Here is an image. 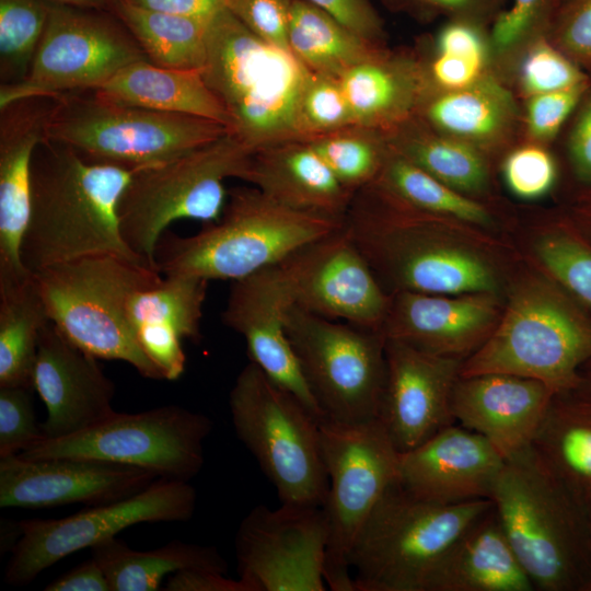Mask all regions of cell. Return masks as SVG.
<instances>
[{
	"label": "cell",
	"instance_id": "cell-47",
	"mask_svg": "<svg viewBox=\"0 0 591 591\" xmlns=\"http://www.w3.org/2000/svg\"><path fill=\"white\" fill-rule=\"evenodd\" d=\"M502 171L511 192L526 199L545 195L556 178L552 155L533 142L512 150L503 162Z\"/></svg>",
	"mask_w": 591,
	"mask_h": 591
},
{
	"label": "cell",
	"instance_id": "cell-34",
	"mask_svg": "<svg viewBox=\"0 0 591 591\" xmlns=\"http://www.w3.org/2000/svg\"><path fill=\"white\" fill-rule=\"evenodd\" d=\"M288 44L290 51L312 73L336 79L384 48L306 0L292 1Z\"/></svg>",
	"mask_w": 591,
	"mask_h": 591
},
{
	"label": "cell",
	"instance_id": "cell-5",
	"mask_svg": "<svg viewBox=\"0 0 591 591\" xmlns=\"http://www.w3.org/2000/svg\"><path fill=\"white\" fill-rule=\"evenodd\" d=\"M490 500L535 590L591 591V535L583 502L531 448L506 461Z\"/></svg>",
	"mask_w": 591,
	"mask_h": 591
},
{
	"label": "cell",
	"instance_id": "cell-16",
	"mask_svg": "<svg viewBox=\"0 0 591 591\" xmlns=\"http://www.w3.org/2000/svg\"><path fill=\"white\" fill-rule=\"evenodd\" d=\"M196 502V490L187 480L157 478L132 496L65 518L23 520L5 580L11 584L30 583L62 558L116 537L138 523L187 521Z\"/></svg>",
	"mask_w": 591,
	"mask_h": 591
},
{
	"label": "cell",
	"instance_id": "cell-17",
	"mask_svg": "<svg viewBox=\"0 0 591 591\" xmlns=\"http://www.w3.org/2000/svg\"><path fill=\"white\" fill-rule=\"evenodd\" d=\"M327 537L323 507L258 505L236 532L239 578L251 591H324Z\"/></svg>",
	"mask_w": 591,
	"mask_h": 591
},
{
	"label": "cell",
	"instance_id": "cell-27",
	"mask_svg": "<svg viewBox=\"0 0 591 591\" xmlns=\"http://www.w3.org/2000/svg\"><path fill=\"white\" fill-rule=\"evenodd\" d=\"M241 179L289 208L345 219L355 194L345 188L308 140L254 150Z\"/></svg>",
	"mask_w": 591,
	"mask_h": 591
},
{
	"label": "cell",
	"instance_id": "cell-32",
	"mask_svg": "<svg viewBox=\"0 0 591 591\" xmlns=\"http://www.w3.org/2000/svg\"><path fill=\"white\" fill-rule=\"evenodd\" d=\"M91 549L111 591H157L169 575L186 569L228 571L227 560L215 546L174 541L155 549L136 551L113 537Z\"/></svg>",
	"mask_w": 591,
	"mask_h": 591
},
{
	"label": "cell",
	"instance_id": "cell-13",
	"mask_svg": "<svg viewBox=\"0 0 591 591\" xmlns=\"http://www.w3.org/2000/svg\"><path fill=\"white\" fill-rule=\"evenodd\" d=\"M286 331L322 419L357 424L379 418L385 380V337L292 305Z\"/></svg>",
	"mask_w": 591,
	"mask_h": 591
},
{
	"label": "cell",
	"instance_id": "cell-57",
	"mask_svg": "<svg viewBox=\"0 0 591 591\" xmlns=\"http://www.w3.org/2000/svg\"><path fill=\"white\" fill-rule=\"evenodd\" d=\"M46 591H111L108 580L92 557L45 587Z\"/></svg>",
	"mask_w": 591,
	"mask_h": 591
},
{
	"label": "cell",
	"instance_id": "cell-14",
	"mask_svg": "<svg viewBox=\"0 0 591 591\" xmlns=\"http://www.w3.org/2000/svg\"><path fill=\"white\" fill-rule=\"evenodd\" d=\"M211 430L206 415L177 405L135 414L115 410L74 434L42 439L19 455L104 461L143 468L158 478L188 482L204 465V442Z\"/></svg>",
	"mask_w": 591,
	"mask_h": 591
},
{
	"label": "cell",
	"instance_id": "cell-56",
	"mask_svg": "<svg viewBox=\"0 0 591 591\" xmlns=\"http://www.w3.org/2000/svg\"><path fill=\"white\" fill-rule=\"evenodd\" d=\"M568 149L575 173L581 181L591 184V94L572 126Z\"/></svg>",
	"mask_w": 591,
	"mask_h": 591
},
{
	"label": "cell",
	"instance_id": "cell-45",
	"mask_svg": "<svg viewBox=\"0 0 591 591\" xmlns=\"http://www.w3.org/2000/svg\"><path fill=\"white\" fill-rule=\"evenodd\" d=\"M301 117L309 139L355 124L338 79L315 73L303 95Z\"/></svg>",
	"mask_w": 591,
	"mask_h": 591
},
{
	"label": "cell",
	"instance_id": "cell-50",
	"mask_svg": "<svg viewBox=\"0 0 591 591\" xmlns=\"http://www.w3.org/2000/svg\"><path fill=\"white\" fill-rule=\"evenodd\" d=\"M390 9L419 19L445 16L486 26L503 10L506 0H382Z\"/></svg>",
	"mask_w": 591,
	"mask_h": 591
},
{
	"label": "cell",
	"instance_id": "cell-21",
	"mask_svg": "<svg viewBox=\"0 0 591 591\" xmlns=\"http://www.w3.org/2000/svg\"><path fill=\"white\" fill-rule=\"evenodd\" d=\"M386 380L379 419L399 453L455 424L452 393L462 361L385 338Z\"/></svg>",
	"mask_w": 591,
	"mask_h": 591
},
{
	"label": "cell",
	"instance_id": "cell-29",
	"mask_svg": "<svg viewBox=\"0 0 591 591\" xmlns=\"http://www.w3.org/2000/svg\"><path fill=\"white\" fill-rule=\"evenodd\" d=\"M416 116L436 131L488 154L511 142L520 112L511 91L489 70L463 89H429Z\"/></svg>",
	"mask_w": 591,
	"mask_h": 591
},
{
	"label": "cell",
	"instance_id": "cell-38",
	"mask_svg": "<svg viewBox=\"0 0 591 591\" xmlns=\"http://www.w3.org/2000/svg\"><path fill=\"white\" fill-rule=\"evenodd\" d=\"M373 185L414 210L473 228H488L493 217L485 206L419 169L390 148Z\"/></svg>",
	"mask_w": 591,
	"mask_h": 591
},
{
	"label": "cell",
	"instance_id": "cell-18",
	"mask_svg": "<svg viewBox=\"0 0 591 591\" xmlns=\"http://www.w3.org/2000/svg\"><path fill=\"white\" fill-rule=\"evenodd\" d=\"M294 305L315 315L381 332L392 294L381 285L345 223L281 263Z\"/></svg>",
	"mask_w": 591,
	"mask_h": 591
},
{
	"label": "cell",
	"instance_id": "cell-35",
	"mask_svg": "<svg viewBox=\"0 0 591 591\" xmlns=\"http://www.w3.org/2000/svg\"><path fill=\"white\" fill-rule=\"evenodd\" d=\"M114 14L136 39L148 61L173 69H202L211 18L161 12L113 0Z\"/></svg>",
	"mask_w": 591,
	"mask_h": 591
},
{
	"label": "cell",
	"instance_id": "cell-26",
	"mask_svg": "<svg viewBox=\"0 0 591 591\" xmlns=\"http://www.w3.org/2000/svg\"><path fill=\"white\" fill-rule=\"evenodd\" d=\"M555 393L543 382L506 373L457 379L452 393L455 422L487 439L506 461L531 448Z\"/></svg>",
	"mask_w": 591,
	"mask_h": 591
},
{
	"label": "cell",
	"instance_id": "cell-15",
	"mask_svg": "<svg viewBox=\"0 0 591 591\" xmlns=\"http://www.w3.org/2000/svg\"><path fill=\"white\" fill-rule=\"evenodd\" d=\"M144 59L136 39L111 12L51 2L30 71L18 84L0 85V107L27 96L95 90Z\"/></svg>",
	"mask_w": 591,
	"mask_h": 591
},
{
	"label": "cell",
	"instance_id": "cell-22",
	"mask_svg": "<svg viewBox=\"0 0 591 591\" xmlns=\"http://www.w3.org/2000/svg\"><path fill=\"white\" fill-rule=\"evenodd\" d=\"M96 359L51 322L42 329L32 383L46 407L43 439L74 434L115 412V385Z\"/></svg>",
	"mask_w": 591,
	"mask_h": 591
},
{
	"label": "cell",
	"instance_id": "cell-12",
	"mask_svg": "<svg viewBox=\"0 0 591 591\" xmlns=\"http://www.w3.org/2000/svg\"><path fill=\"white\" fill-rule=\"evenodd\" d=\"M320 440L328 477L324 580L333 591H355L350 551L378 501L398 480L399 452L379 418L321 419Z\"/></svg>",
	"mask_w": 591,
	"mask_h": 591
},
{
	"label": "cell",
	"instance_id": "cell-39",
	"mask_svg": "<svg viewBox=\"0 0 591 591\" xmlns=\"http://www.w3.org/2000/svg\"><path fill=\"white\" fill-rule=\"evenodd\" d=\"M208 280L190 276H163L157 286L134 292L127 303L128 320L136 329L154 325L183 339H200V321Z\"/></svg>",
	"mask_w": 591,
	"mask_h": 591
},
{
	"label": "cell",
	"instance_id": "cell-54",
	"mask_svg": "<svg viewBox=\"0 0 591 591\" xmlns=\"http://www.w3.org/2000/svg\"><path fill=\"white\" fill-rule=\"evenodd\" d=\"M426 72L430 89L459 90L466 88L479 80L489 66L457 55L439 54L425 61Z\"/></svg>",
	"mask_w": 591,
	"mask_h": 591
},
{
	"label": "cell",
	"instance_id": "cell-25",
	"mask_svg": "<svg viewBox=\"0 0 591 591\" xmlns=\"http://www.w3.org/2000/svg\"><path fill=\"white\" fill-rule=\"evenodd\" d=\"M56 102L35 95L0 107V285L33 275L21 259L31 215L32 159L47 137Z\"/></svg>",
	"mask_w": 591,
	"mask_h": 591
},
{
	"label": "cell",
	"instance_id": "cell-58",
	"mask_svg": "<svg viewBox=\"0 0 591 591\" xmlns=\"http://www.w3.org/2000/svg\"><path fill=\"white\" fill-rule=\"evenodd\" d=\"M139 7L161 12L211 18L224 8L225 0H127Z\"/></svg>",
	"mask_w": 591,
	"mask_h": 591
},
{
	"label": "cell",
	"instance_id": "cell-48",
	"mask_svg": "<svg viewBox=\"0 0 591 591\" xmlns=\"http://www.w3.org/2000/svg\"><path fill=\"white\" fill-rule=\"evenodd\" d=\"M588 83L528 97L525 126L531 141L553 139L581 101Z\"/></svg>",
	"mask_w": 591,
	"mask_h": 591
},
{
	"label": "cell",
	"instance_id": "cell-11",
	"mask_svg": "<svg viewBox=\"0 0 591 591\" xmlns=\"http://www.w3.org/2000/svg\"><path fill=\"white\" fill-rule=\"evenodd\" d=\"M227 132L215 120L123 104L89 90L57 97L46 138L68 144L92 162L141 169Z\"/></svg>",
	"mask_w": 591,
	"mask_h": 591
},
{
	"label": "cell",
	"instance_id": "cell-42",
	"mask_svg": "<svg viewBox=\"0 0 591 591\" xmlns=\"http://www.w3.org/2000/svg\"><path fill=\"white\" fill-rule=\"evenodd\" d=\"M48 0H0V85L22 82L50 13Z\"/></svg>",
	"mask_w": 591,
	"mask_h": 591
},
{
	"label": "cell",
	"instance_id": "cell-7",
	"mask_svg": "<svg viewBox=\"0 0 591 591\" xmlns=\"http://www.w3.org/2000/svg\"><path fill=\"white\" fill-rule=\"evenodd\" d=\"M53 324L97 359L120 360L143 378L162 380L143 354L127 314L130 296L157 286L158 270L114 255H97L49 266L33 274Z\"/></svg>",
	"mask_w": 591,
	"mask_h": 591
},
{
	"label": "cell",
	"instance_id": "cell-2",
	"mask_svg": "<svg viewBox=\"0 0 591 591\" xmlns=\"http://www.w3.org/2000/svg\"><path fill=\"white\" fill-rule=\"evenodd\" d=\"M137 170L92 162L45 138L32 159L31 215L21 246L25 268L34 274L97 255L150 267L126 244L118 221L119 199Z\"/></svg>",
	"mask_w": 591,
	"mask_h": 591
},
{
	"label": "cell",
	"instance_id": "cell-28",
	"mask_svg": "<svg viewBox=\"0 0 591 591\" xmlns=\"http://www.w3.org/2000/svg\"><path fill=\"white\" fill-rule=\"evenodd\" d=\"M494 505L445 551L421 591H533Z\"/></svg>",
	"mask_w": 591,
	"mask_h": 591
},
{
	"label": "cell",
	"instance_id": "cell-19",
	"mask_svg": "<svg viewBox=\"0 0 591 591\" xmlns=\"http://www.w3.org/2000/svg\"><path fill=\"white\" fill-rule=\"evenodd\" d=\"M293 304L291 282L280 263L233 281L222 322L243 336L250 361L321 420L286 331Z\"/></svg>",
	"mask_w": 591,
	"mask_h": 591
},
{
	"label": "cell",
	"instance_id": "cell-20",
	"mask_svg": "<svg viewBox=\"0 0 591 591\" xmlns=\"http://www.w3.org/2000/svg\"><path fill=\"white\" fill-rule=\"evenodd\" d=\"M157 478L147 470L104 461L15 454L0 457V507L104 505L132 496Z\"/></svg>",
	"mask_w": 591,
	"mask_h": 591
},
{
	"label": "cell",
	"instance_id": "cell-53",
	"mask_svg": "<svg viewBox=\"0 0 591 591\" xmlns=\"http://www.w3.org/2000/svg\"><path fill=\"white\" fill-rule=\"evenodd\" d=\"M366 39L384 46L382 19L369 0H306Z\"/></svg>",
	"mask_w": 591,
	"mask_h": 591
},
{
	"label": "cell",
	"instance_id": "cell-40",
	"mask_svg": "<svg viewBox=\"0 0 591 591\" xmlns=\"http://www.w3.org/2000/svg\"><path fill=\"white\" fill-rule=\"evenodd\" d=\"M308 142L352 194L375 181L390 153L384 131L358 124L314 136Z\"/></svg>",
	"mask_w": 591,
	"mask_h": 591
},
{
	"label": "cell",
	"instance_id": "cell-63",
	"mask_svg": "<svg viewBox=\"0 0 591 591\" xmlns=\"http://www.w3.org/2000/svg\"><path fill=\"white\" fill-rule=\"evenodd\" d=\"M564 1L569 2L570 0H564Z\"/></svg>",
	"mask_w": 591,
	"mask_h": 591
},
{
	"label": "cell",
	"instance_id": "cell-4",
	"mask_svg": "<svg viewBox=\"0 0 591 591\" xmlns=\"http://www.w3.org/2000/svg\"><path fill=\"white\" fill-rule=\"evenodd\" d=\"M345 219L296 210L256 187H236L218 220L197 233H163L155 265L163 276L239 280L278 265L309 243L341 228Z\"/></svg>",
	"mask_w": 591,
	"mask_h": 591
},
{
	"label": "cell",
	"instance_id": "cell-41",
	"mask_svg": "<svg viewBox=\"0 0 591 591\" xmlns=\"http://www.w3.org/2000/svg\"><path fill=\"white\" fill-rule=\"evenodd\" d=\"M533 254L545 276L564 289L591 317V243L570 220L543 229ZM583 371H591V361Z\"/></svg>",
	"mask_w": 591,
	"mask_h": 591
},
{
	"label": "cell",
	"instance_id": "cell-44",
	"mask_svg": "<svg viewBox=\"0 0 591 591\" xmlns=\"http://www.w3.org/2000/svg\"><path fill=\"white\" fill-rule=\"evenodd\" d=\"M519 88L525 97L587 83L573 61L547 36L533 42L518 60Z\"/></svg>",
	"mask_w": 591,
	"mask_h": 591
},
{
	"label": "cell",
	"instance_id": "cell-37",
	"mask_svg": "<svg viewBox=\"0 0 591 591\" xmlns=\"http://www.w3.org/2000/svg\"><path fill=\"white\" fill-rule=\"evenodd\" d=\"M49 322L33 275L0 285V386L33 389L39 335Z\"/></svg>",
	"mask_w": 591,
	"mask_h": 591
},
{
	"label": "cell",
	"instance_id": "cell-61",
	"mask_svg": "<svg viewBox=\"0 0 591 591\" xmlns=\"http://www.w3.org/2000/svg\"><path fill=\"white\" fill-rule=\"evenodd\" d=\"M50 2L84 8L108 11L113 0H48Z\"/></svg>",
	"mask_w": 591,
	"mask_h": 591
},
{
	"label": "cell",
	"instance_id": "cell-10",
	"mask_svg": "<svg viewBox=\"0 0 591 591\" xmlns=\"http://www.w3.org/2000/svg\"><path fill=\"white\" fill-rule=\"evenodd\" d=\"M235 433L276 489L281 505L323 507L328 477L320 419L250 361L229 394Z\"/></svg>",
	"mask_w": 591,
	"mask_h": 591
},
{
	"label": "cell",
	"instance_id": "cell-36",
	"mask_svg": "<svg viewBox=\"0 0 591 591\" xmlns=\"http://www.w3.org/2000/svg\"><path fill=\"white\" fill-rule=\"evenodd\" d=\"M531 449L583 502L591 489V413L555 395Z\"/></svg>",
	"mask_w": 591,
	"mask_h": 591
},
{
	"label": "cell",
	"instance_id": "cell-51",
	"mask_svg": "<svg viewBox=\"0 0 591 591\" xmlns=\"http://www.w3.org/2000/svg\"><path fill=\"white\" fill-rule=\"evenodd\" d=\"M557 19L552 43L568 57L591 62V0H570Z\"/></svg>",
	"mask_w": 591,
	"mask_h": 591
},
{
	"label": "cell",
	"instance_id": "cell-23",
	"mask_svg": "<svg viewBox=\"0 0 591 591\" xmlns=\"http://www.w3.org/2000/svg\"><path fill=\"white\" fill-rule=\"evenodd\" d=\"M498 293L392 294L381 333L417 349L465 361L488 339L501 315Z\"/></svg>",
	"mask_w": 591,
	"mask_h": 591
},
{
	"label": "cell",
	"instance_id": "cell-9",
	"mask_svg": "<svg viewBox=\"0 0 591 591\" xmlns=\"http://www.w3.org/2000/svg\"><path fill=\"white\" fill-rule=\"evenodd\" d=\"M252 152L229 131L177 158L137 170L118 202L119 228L129 248L158 270L155 250L166 228L182 219L218 220L229 194L223 182L241 179Z\"/></svg>",
	"mask_w": 591,
	"mask_h": 591
},
{
	"label": "cell",
	"instance_id": "cell-33",
	"mask_svg": "<svg viewBox=\"0 0 591 591\" xmlns=\"http://www.w3.org/2000/svg\"><path fill=\"white\" fill-rule=\"evenodd\" d=\"M385 136L393 151L449 187L470 197L486 190L487 154L477 148L436 131L416 115Z\"/></svg>",
	"mask_w": 591,
	"mask_h": 591
},
{
	"label": "cell",
	"instance_id": "cell-49",
	"mask_svg": "<svg viewBox=\"0 0 591 591\" xmlns=\"http://www.w3.org/2000/svg\"><path fill=\"white\" fill-rule=\"evenodd\" d=\"M292 1L225 0L224 8L258 37L290 51L288 23Z\"/></svg>",
	"mask_w": 591,
	"mask_h": 591
},
{
	"label": "cell",
	"instance_id": "cell-55",
	"mask_svg": "<svg viewBox=\"0 0 591 591\" xmlns=\"http://www.w3.org/2000/svg\"><path fill=\"white\" fill-rule=\"evenodd\" d=\"M165 591H251L240 578L230 579L224 572L206 569L177 571L164 584Z\"/></svg>",
	"mask_w": 591,
	"mask_h": 591
},
{
	"label": "cell",
	"instance_id": "cell-30",
	"mask_svg": "<svg viewBox=\"0 0 591 591\" xmlns=\"http://www.w3.org/2000/svg\"><path fill=\"white\" fill-rule=\"evenodd\" d=\"M338 81L355 124L384 132L416 115L430 89L425 60L385 47Z\"/></svg>",
	"mask_w": 591,
	"mask_h": 591
},
{
	"label": "cell",
	"instance_id": "cell-8",
	"mask_svg": "<svg viewBox=\"0 0 591 591\" xmlns=\"http://www.w3.org/2000/svg\"><path fill=\"white\" fill-rule=\"evenodd\" d=\"M491 506L490 499L429 502L397 480L378 501L351 547L355 591H421L445 551Z\"/></svg>",
	"mask_w": 591,
	"mask_h": 591
},
{
	"label": "cell",
	"instance_id": "cell-31",
	"mask_svg": "<svg viewBox=\"0 0 591 591\" xmlns=\"http://www.w3.org/2000/svg\"><path fill=\"white\" fill-rule=\"evenodd\" d=\"M114 102L215 120L229 129V117L206 83L202 69H173L135 61L93 90Z\"/></svg>",
	"mask_w": 591,
	"mask_h": 591
},
{
	"label": "cell",
	"instance_id": "cell-59",
	"mask_svg": "<svg viewBox=\"0 0 591 591\" xmlns=\"http://www.w3.org/2000/svg\"><path fill=\"white\" fill-rule=\"evenodd\" d=\"M570 404L591 413V371L580 373V379L573 389L558 395Z\"/></svg>",
	"mask_w": 591,
	"mask_h": 591
},
{
	"label": "cell",
	"instance_id": "cell-1",
	"mask_svg": "<svg viewBox=\"0 0 591 591\" xmlns=\"http://www.w3.org/2000/svg\"><path fill=\"white\" fill-rule=\"evenodd\" d=\"M344 223L390 294L498 293L500 271L476 228L414 210L373 185L355 193Z\"/></svg>",
	"mask_w": 591,
	"mask_h": 591
},
{
	"label": "cell",
	"instance_id": "cell-3",
	"mask_svg": "<svg viewBox=\"0 0 591 591\" xmlns=\"http://www.w3.org/2000/svg\"><path fill=\"white\" fill-rule=\"evenodd\" d=\"M202 76L227 112L229 131L253 151L309 140L301 106L312 72L225 8L209 21Z\"/></svg>",
	"mask_w": 591,
	"mask_h": 591
},
{
	"label": "cell",
	"instance_id": "cell-6",
	"mask_svg": "<svg viewBox=\"0 0 591 591\" xmlns=\"http://www.w3.org/2000/svg\"><path fill=\"white\" fill-rule=\"evenodd\" d=\"M590 361L591 317L547 276L530 277L511 289L495 329L462 362L460 375L513 374L560 395Z\"/></svg>",
	"mask_w": 591,
	"mask_h": 591
},
{
	"label": "cell",
	"instance_id": "cell-62",
	"mask_svg": "<svg viewBox=\"0 0 591 591\" xmlns=\"http://www.w3.org/2000/svg\"><path fill=\"white\" fill-rule=\"evenodd\" d=\"M583 508L591 535V489L586 494L583 498Z\"/></svg>",
	"mask_w": 591,
	"mask_h": 591
},
{
	"label": "cell",
	"instance_id": "cell-46",
	"mask_svg": "<svg viewBox=\"0 0 591 591\" xmlns=\"http://www.w3.org/2000/svg\"><path fill=\"white\" fill-rule=\"evenodd\" d=\"M25 386H0V457L19 454L42 440L32 399Z\"/></svg>",
	"mask_w": 591,
	"mask_h": 591
},
{
	"label": "cell",
	"instance_id": "cell-24",
	"mask_svg": "<svg viewBox=\"0 0 591 591\" xmlns=\"http://www.w3.org/2000/svg\"><path fill=\"white\" fill-rule=\"evenodd\" d=\"M505 464L487 439L455 422L399 453L398 483L415 497L433 503L490 499Z\"/></svg>",
	"mask_w": 591,
	"mask_h": 591
},
{
	"label": "cell",
	"instance_id": "cell-52",
	"mask_svg": "<svg viewBox=\"0 0 591 591\" xmlns=\"http://www.w3.org/2000/svg\"><path fill=\"white\" fill-rule=\"evenodd\" d=\"M436 53L467 57L490 66L489 37L485 26L464 20H448L436 37Z\"/></svg>",
	"mask_w": 591,
	"mask_h": 591
},
{
	"label": "cell",
	"instance_id": "cell-60",
	"mask_svg": "<svg viewBox=\"0 0 591 591\" xmlns=\"http://www.w3.org/2000/svg\"><path fill=\"white\" fill-rule=\"evenodd\" d=\"M578 231L591 243V206L577 211L571 220Z\"/></svg>",
	"mask_w": 591,
	"mask_h": 591
},
{
	"label": "cell",
	"instance_id": "cell-43",
	"mask_svg": "<svg viewBox=\"0 0 591 591\" xmlns=\"http://www.w3.org/2000/svg\"><path fill=\"white\" fill-rule=\"evenodd\" d=\"M554 0H511L493 21L490 58L497 63L518 62L536 39L546 36Z\"/></svg>",
	"mask_w": 591,
	"mask_h": 591
}]
</instances>
